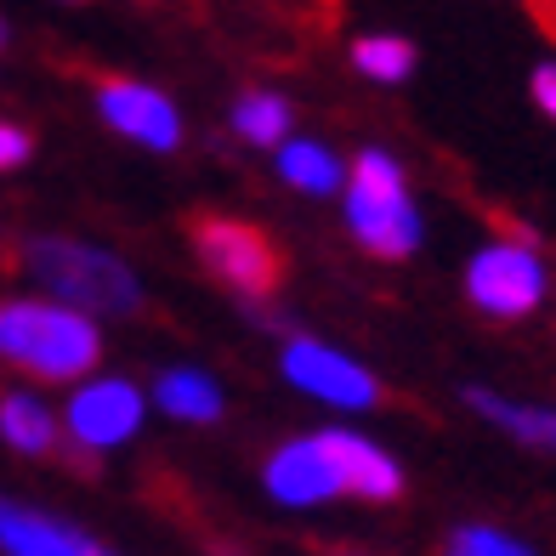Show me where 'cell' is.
Instances as JSON below:
<instances>
[{
  "label": "cell",
  "mask_w": 556,
  "mask_h": 556,
  "mask_svg": "<svg viewBox=\"0 0 556 556\" xmlns=\"http://www.w3.org/2000/svg\"><path fill=\"white\" fill-rule=\"evenodd\" d=\"M466 295L494 318H522L545 295V262L528 244H489L466 267Z\"/></svg>",
  "instance_id": "277c9868"
},
{
  "label": "cell",
  "mask_w": 556,
  "mask_h": 556,
  "mask_svg": "<svg viewBox=\"0 0 556 556\" xmlns=\"http://www.w3.org/2000/svg\"><path fill=\"white\" fill-rule=\"evenodd\" d=\"M97 114H103L119 137H131L142 148H176L182 142V119H176L170 97L142 86V80H103L97 86Z\"/></svg>",
  "instance_id": "ba28073f"
},
{
  "label": "cell",
  "mask_w": 556,
  "mask_h": 556,
  "mask_svg": "<svg viewBox=\"0 0 556 556\" xmlns=\"http://www.w3.org/2000/svg\"><path fill=\"white\" fill-rule=\"evenodd\" d=\"M199 256H205V267L222 285H233L239 295H267L278 285V250L262 227H250V222L205 216L199 222Z\"/></svg>",
  "instance_id": "5b68a950"
},
{
  "label": "cell",
  "mask_w": 556,
  "mask_h": 556,
  "mask_svg": "<svg viewBox=\"0 0 556 556\" xmlns=\"http://www.w3.org/2000/svg\"><path fill=\"white\" fill-rule=\"evenodd\" d=\"M0 358L40 381H74L97 369L103 336L91 313L63 307V301H0Z\"/></svg>",
  "instance_id": "6da1fadb"
},
{
  "label": "cell",
  "mask_w": 556,
  "mask_h": 556,
  "mask_svg": "<svg viewBox=\"0 0 556 556\" xmlns=\"http://www.w3.org/2000/svg\"><path fill=\"white\" fill-rule=\"evenodd\" d=\"M534 103L556 119V63H545V68L534 74Z\"/></svg>",
  "instance_id": "ffe728a7"
},
{
  "label": "cell",
  "mask_w": 556,
  "mask_h": 556,
  "mask_svg": "<svg viewBox=\"0 0 556 556\" xmlns=\"http://www.w3.org/2000/svg\"><path fill=\"white\" fill-rule=\"evenodd\" d=\"M285 375H290V387L313 392L330 409H375L381 403V381L358 358H346V352L324 346V341H307V336L285 346Z\"/></svg>",
  "instance_id": "8992f818"
},
{
  "label": "cell",
  "mask_w": 556,
  "mask_h": 556,
  "mask_svg": "<svg viewBox=\"0 0 556 556\" xmlns=\"http://www.w3.org/2000/svg\"><path fill=\"white\" fill-rule=\"evenodd\" d=\"M154 403L170 415V420H216L222 415V387L211 381L205 369H188V364H176L165 369L160 381H154Z\"/></svg>",
  "instance_id": "7c38bea8"
},
{
  "label": "cell",
  "mask_w": 556,
  "mask_h": 556,
  "mask_svg": "<svg viewBox=\"0 0 556 556\" xmlns=\"http://www.w3.org/2000/svg\"><path fill=\"white\" fill-rule=\"evenodd\" d=\"M0 46H7V23H0Z\"/></svg>",
  "instance_id": "44dd1931"
},
{
  "label": "cell",
  "mask_w": 556,
  "mask_h": 556,
  "mask_svg": "<svg viewBox=\"0 0 556 556\" xmlns=\"http://www.w3.org/2000/svg\"><path fill=\"white\" fill-rule=\"evenodd\" d=\"M267 494L290 511H307V505L341 500V471L330 460L324 438H295L267 460Z\"/></svg>",
  "instance_id": "9c48e42d"
},
{
  "label": "cell",
  "mask_w": 556,
  "mask_h": 556,
  "mask_svg": "<svg viewBox=\"0 0 556 556\" xmlns=\"http://www.w3.org/2000/svg\"><path fill=\"white\" fill-rule=\"evenodd\" d=\"M318 438H324V448H330V460L341 471V494L369 500V505H387V500L403 494V471L387 448H375L358 432H318Z\"/></svg>",
  "instance_id": "8fae6325"
},
{
  "label": "cell",
  "mask_w": 556,
  "mask_h": 556,
  "mask_svg": "<svg viewBox=\"0 0 556 556\" xmlns=\"http://www.w3.org/2000/svg\"><path fill=\"white\" fill-rule=\"evenodd\" d=\"M29 131H17V125H7L0 119V170H17L23 160H29Z\"/></svg>",
  "instance_id": "d6986e66"
},
{
  "label": "cell",
  "mask_w": 556,
  "mask_h": 556,
  "mask_svg": "<svg viewBox=\"0 0 556 556\" xmlns=\"http://www.w3.org/2000/svg\"><path fill=\"white\" fill-rule=\"evenodd\" d=\"M278 170H285V182L301 188V193L346 188V170H341V160H336L324 142H290L285 154H278Z\"/></svg>",
  "instance_id": "9a60e30c"
},
{
  "label": "cell",
  "mask_w": 556,
  "mask_h": 556,
  "mask_svg": "<svg viewBox=\"0 0 556 556\" xmlns=\"http://www.w3.org/2000/svg\"><path fill=\"white\" fill-rule=\"evenodd\" d=\"M352 63H358V74H369V80L397 86V80H409V68H415V46L397 40V35H369V40L352 46Z\"/></svg>",
  "instance_id": "2e32d148"
},
{
  "label": "cell",
  "mask_w": 556,
  "mask_h": 556,
  "mask_svg": "<svg viewBox=\"0 0 556 556\" xmlns=\"http://www.w3.org/2000/svg\"><path fill=\"white\" fill-rule=\"evenodd\" d=\"M0 556H114V551H103L80 528L35 511V505L0 494Z\"/></svg>",
  "instance_id": "30bf717a"
},
{
  "label": "cell",
  "mask_w": 556,
  "mask_h": 556,
  "mask_svg": "<svg viewBox=\"0 0 556 556\" xmlns=\"http://www.w3.org/2000/svg\"><path fill=\"white\" fill-rule=\"evenodd\" d=\"M448 556H534V551L511 534H500V528H454Z\"/></svg>",
  "instance_id": "ac0fdd59"
},
{
  "label": "cell",
  "mask_w": 556,
  "mask_h": 556,
  "mask_svg": "<svg viewBox=\"0 0 556 556\" xmlns=\"http://www.w3.org/2000/svg\"><path fill=\"white\" fill-rule=\"evenodd\" d=\"M233 125H239V137H250V142H285L290 103H285V97H273V91H250L244 103L233 109Z\"/></svg>",
  "instance_id": "e0dca14e"
},
{
  "label": "cell",
  "mask_w": 556,
  "mask_h": 556,
  "mask_svg": "<svg viewBox=\"0 0 556 556\" xmlns=\"http://www.w3.org/2000/svg\"><path fill=\"white\" fill-rule=\"evenodd\" d=\"M346 222H352V233H358L364 250L392 256V262L420 244V211L409 205L397 160L381 154V148L358 154V165L346 176Z\"/></svg>",
  "instance_id": "3957f363"
},
{
  "label": "cell",
  "mask_w": 556,
  "mask_h": 556,
  "mask_svg": "<svg viewBox=\"0 0 556 556\" xmlns=\"http://www.w3.org/2000/svg\"><path fill=\"white\" fill-rule=\"evenodd\" d=\"M23 267L29 278L63 301V307H80V313H103V318H119V313H137L142 307V290H137V273L125 267L119 256L97 244H80V239H29L23 244Z\"/></svg>",
  "instance_id": "7a4b0ae2"
},
{
  "label": "cell",
  "mask_w": 556,
  "mask_h": 556,
  "mask_svg": "<svg viewBox=\"0 0 556 556\" xmlns=\"http://www.w3.org/2000/svg\"><path fill=\"white\" fill-rule=\"evenodd\" d=\"M148 415V403L131 381H91L68 397V438L80 448H114L125 438H137V426Z\"/></svg>",
  "instance_id": "52a82bcc"
},
{
  "label": "cell",
  "mask_w": 556,
  "mask_h": 556,
  "mask_svg": "<svg viewBox=\"0 0 556 556\" xmlns=\"http://www.w3.org/2000/svg\"><path fill=\"white\" fill-rule=\"evenodd\" d=\"M0 438L17 454H52L58 448V415L29 392H7L0 397Z\"/></svg>",
  "instance_id": "5bb4252c"
},
{
  "label": "cell",
  "mask_w": 556,
  "mask_h": 556,
  "mask_svg": "<svg viewBox=\"0 0 556 556\" xmlns=\"http://www.w3.org/2000/svg\"><path fill=\"white\" fill-rule=\"evenodd\" d=\"M466 403L483 420H494L500 432H511L517 443H528V448H551L556 454V415L551 409H534V403H511V397H494V392H483V387H471L466 392Z\"/></svg>",
  "instance_id": "4fadbf2b"
}]
</instances>
